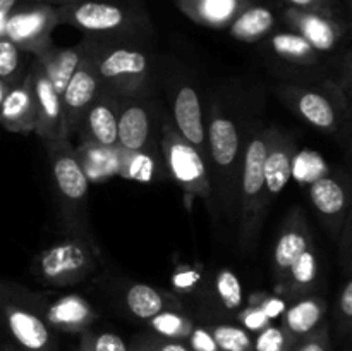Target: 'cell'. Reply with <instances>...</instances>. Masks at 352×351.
<instances>
[{
  "instance_id": "cell-1",
  "label": "cell",
  "mask_w": 352,
  "mask_h": 351,
  "mask_svg": "<svg viewBox=\"0 0 352 351\" xmlns=\"http://www.w3.org/2000/svg\"><path fill=\"white\" fill-rule=\"evenodd\" d=\"M58 24L91 34V38H124L144 31L148 16L131 0H71L57 7Z\"/></svg>"
},
{
  "instance_id": "cell-2",
  "label": "cell",
  "mask_w": 352,
  "mask_h": 351,
  "mask_svg": "<svg viewBox=\"0 0 352 351\" xmlns=\"http://www.w3.org/2000/svg\"><path fill=\"white\" fill-rule=\"evenodd\" d=\"M270 127L256 131L251 134L243 160L239 167V181H237V209L241 219V243L250 246L260 233L265 212L268 209L267 195H265V155H267Z\"/></svg>"
},
{
  "instance_id": "cell-3",
  "label": "cell",
  "mask_w": 352,
  "mask_h": 351,
  "mask_svg": "<svg viewBox=\"0 0 352 351\" xmlns=\"http://www.w3.org/2000/svg\"><path fill=\"white\" fill-rule=\"evenodd\" d=\"M96 72L100 92L113 98L146 95L151 83L150 55L134 45L100 40Z\"/></svg>"
},
{
  "instance_id": "cell-4",
  "label": "cell",
  "mask_w": 352,
  "mask_h": 351,
  "mask_svg": "<svg viewBox=\"0 0 352 351\" xmlns=\"http://www.w3.org/2000/svg\"><path fill=\"white\" fill-rule=\"evenodd\" d=\"M239 153L241 138L236 124L213 102L206 120V167L210 165L215 172L217 189L230 213L236 209Z\"/></svg>"
},
{
  "instance_id": "cell-5",
  "label": "cell",
  "mask_w": 352,
  "mask_h": 351,
  "mask_svg": "<svg viewBox=\"0 0 352 351\" xmlns=\"http://www.w3.org/2000/svg\"><path fill=\"white\" fill-rule=\"evenodd\" d=\"M52 165V178L60 200L62 213L71 227L85 231L89 181L82 171L76 148L67 138L45 141Z\"/></svg>"
},
{
  "instance_id": "cell-6",
  "label": "cell",
  "mask_w": 352,
  "mask_h": 351,
  "mask_svg": "<svg viewBox=\"0 0 352 351\" xmlns=\"http://www.w3.org/2000/svg\"><path fill=\"white\" fill-rule=\"evenodd\" d=\"M162 155L167 165L168 176L174 179L182 189L184 202L188 209H191L195 198L210 200L212 196V179H210L208 167L203 155L189 145L172 120L165 119L162 124Z\"/></svg>"
},
{
  "instance_id": "cell-7",
  "label": "cell",
  "mask_w": 352,
  "mask_h": 351,
  "mask_svg": "<svg viewBox=\"0 0 352 351\" xmlns=\"http://www.w3.org/2000/svg\"><path fill=\"white\" fill-rule=\"evenodd\" d=\"M96 265V248L82 236H76L41 251L33 262V274L47 286L65 288L89 277Z\"/></svg>"
},
{
  "instance_id": "cell-8",
  "label": "cell",
  "mask_w": 352,
  "mask_h": 351,
  "mask_svg": "<svg viewBox=\"0 0 352 351\" xmlns=\"http://www.w3.org/2000/svg\"><path fill=\"white\" fill-rule=\"evenodd\" d=\"M100 38H86V50L79 62L78 69L72 74L71 81L65 86L60 96L62 123L60 138H71L78 131L82 116L98 95V62Z\"/></svg>"
},
{
  "instance_id": "cell-9",
  "label": "cell",
  "mask_w": 352,
  "mask_h": 351,
  "mask_svg": "<svg viewBox=\"0 0 352 351\" xmlns=\"http://www.w3.org/2000/svg\"><path fill=\"white\" fill-rule=\"evenodd\" d=\"M57 26V7L24 0L7 16L3 36L26 54L40 55L52 45V33Z\"/></svg>"
},
{
  "instance_id": "cell-10",
  "label": "cell",
  "mask_w": 352,
  "mask_h": 351,
  "mask_svg": "<svg viewBox=\"0 0 352 351\" xmlns=\"http://www.w3.org/2000/svg\"><path fill=\"white\" fill-rule=\"evenodd\" d=\"M327 88L329 89L325 92L287 85L278 88V95L313 127L325 133H336L342 123V112L347 114V103L339 88L333 85H329Z\"/></svg>"
},
{
  "instance_id": "cell-11",
  "label": "cell",
  "mask_w": 352,
  "mask_h": 351,
  "mask_svg": "<svg viewBox=\"0 0 352 351\" xmlns=\"http://www.w3.org/2000/svg\"><path fill=\"white\" fill-rule=\"evenodd\" d=\"M0 322L21 351H58L54 330L40 312L7 292L0 295Z\"/></svg>"
},
{
  "instance_id": "cell-12",
  "label": "cell",
  "mask_w": 352,
  "mask_h": 351,
  "mask_svg": "<svg viewBox=\"0 0 352 351\" xmlns=\"http://www.w3.org/2000/svg\"><path fill=\"white\" fill-rule=\"evenodd\" d=\"M119 100L117 148L126 151L150 150L153 145L155 107L146 95Z\"/></svg>"
},
{
  "instance_id": "cell-13",
  "label": "cell",
  "mask_w": 352,
  "mask_h": 351,
  "mask_svg": "<svg viewBox=\"0 0 352 351\" xmlns=\"http://www.w3.org/2000/svg\"><path fill=\"white\" fill-rule=\"evenodd\" d=\"M282 17L284 23L294 33L301 34L316 52L333 50L347 33V24L340 17L329 14L285 7Z\"/></svg>"
},
{
  "instance_id": "cell-14",
  "label": "cell",
  "mask_w": 352,
  "mask_h": 351,
  "mask_svg": "<svg viewBox=\"0 0 352 351\" xmlns=\"http://www.w3.org/2000/svg\"><path fill=\"white\" fill-rule=\"evenodd\" d=\"M313 244L311 231H309L306 217L301 209L294 206L287 213L280 234L277 237L274 250V275L275 284H280L287 275L291 265L298 260L299 255Z\"/></svg>"
},
{
  "instance_id": "cell-15",
  "label": "cell",
  "mask_w": 352,
  "mask_h": 351,
  "mask_svg": "<svg viewBox=\"0 0 352 351\" xmlns=\"http://www.w3.org/2000/svg\"><path fill=\"white\" fill-rule=\"evenodd\" d=\"M296 143L291 134L270 127L267 155H265V195L267 203L277 198L292 178V160H294Z\"/></svg>"
},
{
  "instance_id": "cell-16",
  "label": "cell",
  "mask_w": 352,
  "mask_h": 351,
  "mask_svg": "<svg viewBox=\"0 0 352 351\" xmlns=\"http://www.w3.org/2000/svg\"><path fill=\"white\" fill-rule=\"evenodd\" d=\"M36 310L50 329L67 334L85 332L98 317L91 303L79 295H64L54 301H43Z\"/></svg>"
},
{
  "instance_id": "cell-17",
  "label": "cell",
  "mask_w": 352,
  "mask_h": 351,
  "mask_svg": "<svg viewBox=\"0 0 352 351\" xmlns=\"http://www.w3.org/2000/svg\"><path fill=\"white\" fill-rule=\"evenodd\" d=\"M30 74L33 79L34 98H36V126L34 133L43 141L57 140L60 138V123H62V105L60 96L57 95L52 83L48 81L43 67L34 57L30 65Z\"/></svg>"
},
{
  "instance_id": "cell-18",
  "label": "cell",
  "mask_w": 352,
  "mask_h": 351,
  "mask_svg": "<svg viewBox=\"0 0 352 351\" xmlns=\"http://www.w3.org/2000/svg\"><path fill=\"white\" fill-rule=\"evenodd\" d=\"M0 126L10 133L30 134L36 126V98L30 71L19 85L9 88L0 103Z\"/></svg>"
},
{
  "instance_id": "cell-19",
  "label": "cell",
  "mask_w": 352,
  "mask_h": 351,
  "mask_svg": "<svg viewBox=\"0 0 352 351\" xmlns=\"http://www.w3.org/2000/svg\"><path fill=\"white\" fill-rule=\"evenodd\" d=\"M117 116H119V100L98 89V95L88 107L79 124L81 141L117 148Z\"/></svg>"
},
{
  "instance_id": "cell-20",
  "label": "cell",
  "mask_w": 352,
  "mask_h": 351,
  "mask_svg": "<svg viewBox=\"0 0 352 351\" xmlns=\"http://www.w3.org/2000/svg\"><path fill=\"white\" fill-rule=\"evenodd\" d=\"M177 133L196 148L206 160V120L203 119L201 102L192 86L182 85L174 96V120Z\"/></svg>"
},
{
  "instance_id": "cell-21",
  "label": "cell",
  "mask_w": 352,
  "mask_h": 351,
  "mask_svg": "<svg viewBox=\"0 0 352 351\" xmlns=\"http://www.w3.org/2000/svg\"><path fill=\"white\" fill-rule=\"evenodd\" d=\"M309 200L330 229H342L349 217V189L340 179L330 176L318 178L309 186Z\"/></svg>"
},
{
  "instance_id": "cell-22",
  "label": "cell",
  "mask_w": 352,
  "mask_h": 351,
  "mask_svg": "<svg viewBox=\"0 0 352 351\" xmlns=\"http://www.w3.org/2000/svg\"><path fill=\"white\" fill-rule=\"evenodd\" d=\"M253 0H175L179 9L191 21L206 28L222 30Z\"/></svg>"
},
{
  "instance_id": "cell-23",
  "label": "cell",
  "mask_w": 352,
  "mask_h": 351,
  "mask_svg": "<svg viewBox=\"0 0 352 351\" xmlns=\"http://www.w3.org/2000/svg\"><path fill=\"white\" fill-rule=\"evenodd\" d=\"M85 50L86 40H82L81 43L64 48L50 45L40 55H34L38 58V62L41 64V67H43L48 81L52 83V86H54L58 96H62L65 86L71 81L72 74L76 72L82 55H85Z\"/></svg>"
},
{
  "instance_id": "cell-24",
  "label": "cell",
  "mask_w": 352,
  "mask_h": 351,
  "mask_svg": "<svg viewBox=\"0 0 352 351\" xmlns=\"http://www.w3.org/2000/svg\"><path fill=\"white\" fill-rule=\"evenodd\" d=\"M117 153H119L117 176L120 178L140 182H157L167 179L168 171L160 148L138 151H126L117 148Z\"/></svg>"
},
{
  "instance_id": "cell-25",
  "label": "cell",
  "mask_w": 352,
  "mask_h": 351,
  "mask_svg": "<svg viewBox=\"0 0 352 351\" xmlns=\"http://www.w3.org/2000/svg\"><path fill=\"white\" fill-rule=\"evenodd\" d=\"M318 277V255H316L315 244H311L291 265L284 281L280 284H275V292H277V296L284 298L285 301L287 299H299L316 288Z\"/></svg>"
},
{
  "instance_id": "cell-26",
  "label": "cell",
  "mask_w": 352,
  "mask_h": 351,
  "mask_svg": "<svg viewBox=\"0 0 352 351\" xmlns=\"http://www.w3.org/2000/svg\"><path fill=\"white\" fill-rule=\"evenodd\" d=\"M325 313V299L320 296H302L299 301L285 308L280 327L292 339L299 341L322 326Z\"/></svg>"
},
{
  "instance_id": "cell-27",
  "label": "cell",
  "mask_w": 352,
  "mask_h": 351,
  "mask_svg": "<svg viewBox=\"0 0 352 351\" xmlns=\"http://www.w3.org/2000/svg\"><path fill=\"white\" fill-rule=\"evenodd\" d=\"M275 23L277 19L270 7L251 2L234 17L227 30L234 40L243 43H256L274 31Z\"/></svg>"
},
{
  "instance_id": "cell-28",
  "label": "cell",
  "mask_w": 352,
  "mask_h": 351,
  "mask_svg": "<svg viewBox=\"0 0 352 351\" xmlns=\"http://www.w3.org/2000/svg\"><path fill=\"white\" fill-rule=\"evenodd\" d=\"M127 310L131 315L141 320H150L151 317L165 312V310H179L181 301L170 296L168 292L160 291L144 282H134L126 289L124 296Z\"/></svg>"
},
{
  "instance_id": "cell-29",
  "label": "cell",
  "mask_w": 352,
  "mask_h": 351,
  "mask_svg": "<svg viewBox=\"0 0 352 351\" xmlns=\"http://www.w3.org/2000/svg\"><path fill=\"white\" fill-rule=\"evenodd\" d=\"M76 155L88 181L102 182L117 176V167H119L117 148H107L89 143V141H81V145L76 148Z\"/></svg>"
},
{
  "instance_id": "cell-30",
  "label": "cell",
  "mask_w": 352,
  "mask_h": 351,
  "mask_svg": "<svg viewBox=\"0 0 352 351\" xmlns=\"http://www.w3.org/2000/svg\"><path fill=\"white\" fill-rule=\"evenodd\" d=\"M268 47L277 57L296 64H316L318 52L294 31H280L268 38Z\"/></svg>"
},
{
  "instance_id": "cell-31",
  "label": "cell",
  "mask_w": 352,
  "mask_h": 351,
  "mask_svg": "<svg viewBox=\"0 0 352 351\" xmlns=\"http://www.w3.org/2000/svg\"><path fill=\"white\" fill-rule=\"evenodd\" d=\"M150 327L158 337L172 341H186L196 326L189 317L182 315L177 310H165L148 320Z\"/></svg>"
},
{
  "instance_id": "cell-32",
  "label": "cell",
  "mask_w": 352,
  "mask_h": 351,
  "mask_svg": "<svg viewBox=\"0 0 352 351\" xmlns=\"http://www.w3.org/2000/svg\"><path fill=\"white\" fill-rule=\"evenodd\" d=\"M26 72L23 65V50L7 38H0V81L12 88L23 81Z\"/></svg>"
},
{
  "instance_id": "cell-33",
  "label": "cell",
  "mask_w": 352,
  "mask_h": 351,
  "mask_svg": "<svg viewBox=\"0 0 352 351\" xmlns=\"http://www.w3.org/2000/svg\"><path fill=\"white\" fill-rule=\"evenodd\" d=\"M219 351H253V337L243 327L219 323L208 327Z\"/></svg>"
},
{
  "instance_id": "cell-34",
  "label": "cell",
  "mask_w": 352,
  "mask_h": 351,
  "mask_svg": "<svg viewBox=\"0 0 352 351\" xmlns=\"http://www.w3.org/2000/svg\"><path fill=\"white\" fill-rule=\"evenodd\" d=\"M215 292L226 310H239L243 305V284L230 268H220L217 272Z\"/></svg>"
},
{
  "instance_id": "cell-35",
  "label": "cell",
  "mask_w": 352,
  "mask_h": 351,
  "mask_svg": "<svg viewBox=\"0 0 352 351\" xmlns=\"http://www.w3.org/2000/svg\"><path fill=\"white\" fill-rule=\"evenodd\" d=\"M79 351H129V346L120 336L113 332H81Z\"/></svg>"
},
{
  "instance_id": "cell-36",
  "label": "cell",
  "mask_w": 352,
  "mask_h": 351,
  "mask_svg": "<svg viewBox=\"0 0 352 351\" xmlns=\"http://www.w3.org/2000/svg\"><path fill=\"white\" fill-rule=\"evenodd\" d=\"M296 341L280 326H268L253 339V351H289Z\"/></svg>"
},
{
  "instance_id": "cell-37",
  "label": "cell",
  "mask_w": 352,
  "mask_h": 351,
  "mask_svg": "<svg viewBox=\"0 0 352 351\" xmlns=\"http://www.w3.org/2000/svg\"><path fill=\"white\" fill-rule=\"evenodd\" d=\"M289 351H332L329 323L323 322L322 326L316 330H313L311 334L296 341Z\"/></svg>"
},
{
  "instance_id": "cell-38",
  "label": "cell",
  "mask_w": 352,
  "mask_h": 351,
  "mask_svg": "<svg viewBox=\"0 0 352 351\" xmlns=\"http://www.w3.org/2000/svg\"><path fill=\"white\" fill-rule=\"evenodd\" d=\"M250 305L258 306L270 320L278 319L284 315L287 308V301L277 295H267V292H256L250 296Z\"/></svg>"
},
{
  "instance_id": "cell-39",
  "label": "cell",
  "mask_w": 352,
  "mask_h": 351,
  "mask_svg": "<svg viewBox=\"0 0 352 351\" xmlns=\"http://www.w3.org/2000/svg\"><path fill=\"white\" fill-rule=\"evenodd\" d=\"M201 268L191 267V265H181L172 274V286L179 292H191L198 288L201 282Z\"/></svg>"
},
{
  "instance_id": "cell-40",
  "label": "cell",
  "mask_w": 352,
  "mask_h": 351,
  "mask_svg": "<svg viewBox=\"0 0 352 351\" xmlns=\"http://www.w3.org/2000/svg\"><path fill=\"white\" fill-rule=\"evenodd\" d=\"M237 320H239L241 327H243L244 330L253 334H258L260 330H263L265 327H268L272 323V320L254 305H248L246 308L241 310V312L237 313Z\"/></svg>"
},
{
  "instance_id": "cell-41",
  "label": "cell",
  "mask_w": 352,
  "mask_h": 351,
  "mask_svg": "<svg viewBox=\"0 0 352 351\" xmlns=\"http://www.w3.org/2000/svg\"><path fill=\"white\" fill-rule=\"evenodd\" d=\"M282 2L285 3V7L339 17V0H282Z\"/></svg>"
},
{
  "instance_id": "cell-42",
  "label": "cell",
  "mask_w": 352,
  "mask_h": 351,
  "mask_svg": "<svg viewBox=\"0 0 352 351\" xmlns=\"http://www.w3.org/2000/svg\"><path fill=\"white\" fill-rule=\"evenodd\" d=\"M337 319H339V323L344 329V332H349L352 322V281L349 277L346 279V282H344L342 286V291H340L339 295Z\"/></svg>"
},
{
  "instance_id": "cell-43",
  "label": "cell",
  "mask_w": 352,
  "mask_h": 351,
  "mask_svg": "<svg viewBox=\"0 0 352 351\" xmlns=\"http://www.w3.org/2000/svg\"><path fill=\"white\" fill-rule=\"evenodd\" d=\"M136 341L144 351H191L188 344H184L182 341L164 339V337H158L157 334L138 337Z\"/></svg>"
},
{
  "instance_id": "cell-44",
  "label": "cell",
  "mask_w": 352,
  "mask_h": 351,
  "mask_svg": "<svg viewBox=\"0 0 352 351\" xmlns=\"http://www.w3.org/2000/svg\"><path fill=\"white\" fill-rule=\"evenodd\" d=\"M186 341H188V346L191 351H219V346H217L208 327L195 326Z\"/></svg>"
},
{
  "instance_id": "cell-45",
  "label": "cell",
  "mask_w": 352,
  "mask_h": 351,
  "mask_svg": "<svg viewBox=\"0 0 352 351\" xmlns=\"http://www.w3.org/2000/svg\"><path fill=\"white\" fill-rule=\"evenodd\" d=\"M23 2L24 0H0V12H10Z\"/></svg>"
},
{
  "instance_id": "cell-46",
  "label": "cell",
  "mask_w": 352,
  "mask_h": 351,
  "mask_svg": "<svg viewBox=\"0 0 352 351\" xmlns=\"http://www.w3.org/2000/svg\"><path fill=\"white\" fill-rule=\"evenodd\" d=\"M9 16V12H0V38H6V19Z\"/></svg>"
},
{
  "instance_id": "cell-47",
  "label": "cell",
  "mask_w": 352,
  "mask_h": 351,
  "mask_svg": "<svg viewBox=\"0 0 352 351\" xmlns=\"http://www.w3.org/2000/svg\"><path fill=\"white\" fill-rule=\"evenodd\" d=\"M34 2H40V3H48V6L58 7V6H64V3L71 2V0H34Z\"/></svg>"
},
{
  "instance_id": "cell-48",
  "label": "cell",
  "mask_w": 352,
  "mask_h": 351,
  "mask_svg": "<svg viewBox=\"0 0 352 351\" xmlns=\"http://www.w3.org/2000/svg\"><path fill=\"white\" fill-rule=\"evenodd\" d=\"M7 92H9V86H7L3 81H0V103H2L3 96H6Z\"/></svg>"
},
{
  "instance_id": "cell-49",
  "label": "cell",
  "mask_w": 352,
  "mask_h": 351,
  "mask_svg": "<svg viewBox=\"0 0 352 351\" xmlns=\"http://www.w3.org/2000/svg\"><path fill=\"white\" fill-rule=\"evenodd\" d=\"M0 351H21V350L16 346H10V344H3V346H0Z\"/></svg>"
},
{
  "instance_id": "cell-50",
  "label": "cell",
  "mask_w": 352,
  "mask_h": 351,
  "mask_svg": "<svg viewBox=\"0 0 352 351\" xmlns=\"http://www.w3.org/2000/svg\"><path fill=\"white\" fill-rule=\"evenodd\" d=\"M129 351H144V350H143V348L140 346V344H138V341H134V343H133V346L129 348Z\"/></svg>"
},
{
  "instance_id": "cell-51",
  "label": "cell",
  "mask_w": 352,
  "mask_h": 351,
  "mask_svg": "<svg viewBox=\"0 0 352 351\" xmlns=\"http://www.w3.org/2000/svg\"><path fill=\"white\" fill-rule=\"evenodd\" d=\"M347 351H351V350H347Z\"/></svg>"
}]
</instances>
